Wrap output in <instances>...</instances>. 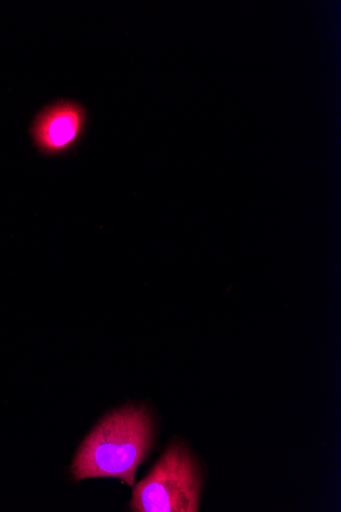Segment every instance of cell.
<instances>
[{
	"label": "cell",
	"mask_w": 341,
	"mask_h": 512,
	"mask_svg": "<svg viewBox=\"0 0 341 512\" xmlns=\"http://www.w3.org/2000/svg\"><path fill=\"white\" fill-rule=\"evenodd\" d=\"M154 439L155 420L148 407L128 404L112 411L78 449L71 467L73 480L117 478L134 486L136 471Z\"/></svg>",
	"instance_id": "1"
},
{
	"label": "cell",
	"mask_w": 341,
	"mask_h": 512,
	"mask_svg": "<svg viewBox=\"0 0 341 512\" xmlns=\"http://www.w3.org/2000/svg\"><path fill=\"white\" fill-rule=\"evenodd\" d=\"M203 480L196 456L182 442L173 441L135 487L130 507L135 512H198Z\"/></svg>",
	"instance_id": "2"
},
{
	"label": "cell",
	"mask_w": 341,
	"mask_h": 512,
	"mask_svg": "<svg viewBox=\"0 0 341 512\" xmlns=\"http://www.w3.org/2000/svg\"><path fill=\"white\" fill-rule=\"evenodd\" d=\"M83 122V111L76 105L60 104L47 110L35 125L36 144L46 153L63 152L76 142Z\"/></svg>",
	"instance_id": "3"
}]
</instances>
